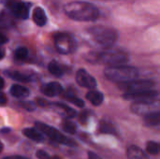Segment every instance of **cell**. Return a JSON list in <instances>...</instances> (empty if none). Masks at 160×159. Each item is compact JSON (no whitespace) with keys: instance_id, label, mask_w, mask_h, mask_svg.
Masks as SVG:
<instances>
[{"instance_id":"obj_1","label":"cell","mask_w":160,"mask_h":159,"mask_svg":"<svg viewBox=\"0 0 160 159\" xmlns=\"http://www.w3.org/2000/svg\"><path fill=\"white\" fill-rule=\"evenodd\" d=\"M65 12L69 18L80 22H93L99 16L98 8L93 4L84 1H74L67 4Z\"/></svg>"},{"instance_id":"obj_2","label":"cell","mask_w":160,"mask_h":159,"mask_svg":"<svg viewBox=\"0 0 160 159\" xmlns=\"http://www.w3.org/2000/svg\"><path fill=\"white\" fill-rule=\"evenodd\" d=\"M128 59V54L121 50H108L101 52H90L87 56V60L89 62L104 64L109 67L125 65Z\"/></svg>"},{"instance_id":"obj_3","label":"cell","mask_w":160,"mask_h":159,"mask_svg":"<svg viewBox=\"0 0 160 159\" xmlns=\"http://www.w3.org/2000/svg\"><path fill=\"white\" fill-rule=\"evenodd\" d=\"M104 74L107 79L117 83H122L137 79L139 76V70L136 67L122 65L117 67H108L105 69Z\"/></svg>"},{"instance_id":"obj_4","label":"cell","mask_w":160,"mask_h":159,"mask_svg":"<svg viewBox=\"0 0 160 159\" xmlns=\"http://www.w3.org/2000/svg\"><path fill=\"white\" fill-rule=\"evenodd\" d=\"M94 40L103 47H111L117 40V31L112 27L106 26H95L89 30Z\"/></svg>"},{"instance_id":"obj_5","label":"cell","mask_w":160,"mask_h":159,"mask_svg":"<svg viewBox=\"0 0 160 159\" xmlns=\"http://www.w3.org/2000/svg\"><path fill=\"white\" fill-rule=\"evenodd\" d=\"M130 110L132 112L138 115L147 116L152 113L160 112V100L158 99H146L138 102H133Z\"/></svg>"},{"instance_id":"obj_6","label":"cell","mask_w":160,"mask_h":159,"mask_svg":"<svg viewBox=\"0 0 160 159\" xmlns=\"http://www.w3.org/2000/svg\"><path fill=\"white\" fill-rule=\"evenodd\" d=\"M36 127L38 128V130L39 132H42L43 134H45L46 136H48L50 139H52V141L58 142V143H62L68 146H76V142L69 139L65 137L62 133H60L56 128L52 127L46 124L40 123V122H37L36 123Z\"/></svg>"},{"instance_id":"obj_7","label":"cell","mask_w":160,"mask_h":159,"mask_svg":"<svg viewBox=\"0 0 160 159\" xmlns=\"http://www.w3.org/2000/svg\"><path fill=\"white\" fill-rule=\"evenodd\" d=\"M155 85V82L150 80H132L129 82L118 83V87L120 90L125 92V94H130V93H136L141 91H146L153 89Z\"/></svg>"},{"instance_id":"obj_8","label":"cell","mask_w":160,"mask_h":159,"mask_svg":"<svg viewBox=\"0 0 160 159\" xmlns=\"http://www.w3.org/2000/svg\"><path fill=\"white\" fill-rule=\"evenodd\" d=\"M56 50L62 54H69L76 50V41L68 34L58 33L54 36Z\"/></svg>"},{"instance_id":"obj_9","label":"cell","mask_w":160,"mask_h":159,"mask_svg":"<svg viewBox=\"0 0 160 159\" xmlns=\"http://www.w3.org/2000/svg\"><path fill=\"white\" fill-rule=\"evenodd\" d=\"M8 7L11 12L20 19H27L29 16V5L18 0H8L7 3Z\"/></svg>"},{"instance_id":"obj_10","label":"cell","mask_w":160,"mask_h":159,"mask_svg":"<svg viewBox=\"0 0 160 159\" xmlns=\"http://www.w3.org/2000/svg\"><path fill=\"white\" fill-rule=\"evenodd\" d=\"M76 81L78 84L82 87H85L88 89L93 90L97 87V81L96 79L90 75L86 70L84 69H79L76 74Z\"/></svg>"},{"instance_id":"obj_11","label":"cell","mask_w":160,"mask_h":159,"mask_svg":"<svg viewBox=\"0 0 160 159\" xmlns=\"http://www.w3.org/2000/svg\"><path fill=\"white\" fill-rule=\"evenodd\" d=\"M158 93L154 90H146V91H141V92H136V93H130V94H124L123 97L126 100H132L133 102H138L142 100H146V99H153L155 98Z\"/></svg>"},{"instance_id":"obj_12","label":"cell","mask_w":160,"mask_h":159,"mask_svg":"<svg viewBox=\"0 0 160 159\" xmlns=\"http://www.w3.org/2000/svg\"><path fill=\"white\" fill-rule=\"evenodd\" d=\"M62 91H63V87L61 86L60 83L56 82H49L41 87V92L49 97H52L57 95H60Z\"/></svg>"},{"instance_id":"obj_13","label":"cell","mask_w":160,"mask_h":159,"mask_svg":"<svg viewBox=\"0 0 160 159\" xmlns=\"http://www.w3.org/2000/svg\"><path fill=\"white\" fill-rule=\"evenodd\" d=\"M10 94L18 98H25L29 96L30 91L28 88L21 85V84H14L10 88Z\"/></svg>"},{"instance_id":"obj_14","label":"cell","mask_w":160,"mask_h":159,"mask_svg":"<svg viewBox=\"0 0 160 159\" xmlns=\"http://www.w3.org/2000/svg\"><path fill=\"white\" fill-rule=\"evenodd\" d=\"M86 98L94 105V106H99L104 99V96L102 93H100L99 91L97 90H90L87 94H86Z\"/></svg>"},{"instance_id":"obj_15","label":"cell","mask_w":160,"mask_h":159,"mask_svg":"<svg viewBox=\"0 0 160 159\" xmlns=\"http://www.w3.org/2000/svg\"><path fill=\"white\" fill-rule=\"evenodd\" d=\"M128 159H148L146 154L138 146H130L127 152Z\"/></svg>"},{"instance_id":"obj_16","label":"cell","mask_w":160,"mask_h":159,"mask_svg":"<svg viewBox=\"0 0 160 159\" xmlns=\"http://www.w3.org/2000/svg\"><path fill=\"white\" fill-rule=\"evenodd\" d=\"M33 20L38 26H43L47 22V17L41 7H36L33 12Z\"/></svg>"},{"instance_id":"obj_17","label":"cell","mask_w":160,"mask_h":159,"mask_svg":"<svg viewBox=\"0 0 160 159\" xmlns=\"http://www.w3.org/2000/svg\"><path fill=\"white\" fill-rule=\"evenodd\" d=\"M22 133H23V135L26 138H28V139H30V140H32L34 142H41L44 141V136L38 130H37V129H34V128H25V129H23Z\"/></svg>"},{"instance_id":"obj_18","label":"cell","mask_w":160,"mask_h":159,"mask_svg":"<svg viewBox=\"0 0 160 159\" xmlns=\"http://www.w3.org/2000/svg\"><path fill=\"white\" fill-rule=\"evenodd\" d=\"M144 124L147 127H155L160 126V112L144 116Z\"/></svg>"},{"instance_id":"obj_19","label":"cell","mask_w":160,"mask_h":159,"mask_svg":"<svg viewBox=\"0 0 160 159\" xmlns=\"http://www.w3.org/2000/svg\"><path fill=\"white\" fill-rule=\"evenodd\" d=\"M99 131L101 133L104 134H116V129L115 127L110 123V122H106V121H102L100 122V126H99Z\"/></svg>"},{"instance_id":"obj_20","label":"cell","mask_w":160,"mask_h":159,"mask_svg":"<svg viewBox=\"0 0 160 159\" xmlns=\"http://www.w3.org/2000/svg\"><path fill=\"white\" fill-rule=\"evenodd\" d=\"M48 69H49L50 73H52V75H54L56 77H61L64 73L63 68L56 61H51L48 66Z\"/></svg>"},{"instance_id":"obj_21","label":"cell","mask_w":160,"mask_h":159,"mask_svg":"<svg viewBox=\"0 0 160 159\" xmlns=\"http://www.w3.org/2000/svg\"><path fill=\"white\" fill-rule=\"evenodd\" d=\"M8 75H9L10 78H12L13 80H15L17 82H28L31 80L29 76H27V75H25L23 73L18 72V71L9 72Z\"/></svg>"},{"instance_id":"obj_22","label":"cell","mask_w":160,"mask_h":159,"mask_svg":"<svg viewBox=\"0 0 160 159\" xmlns=\"http://www.w3.org/2000/svg\"><path fill=\"white\" fill-rule=\"evenodd\" d=\"M146 151L150 155H158L160 153V143L156 142H148L146 144Z\"/></svg>"},{"instance_id":"obj_23","label":"cell","mask_w":160,"mask_h":159,"mask_svg":"<svg viewBox=\"0 0 160 159\" xmlns=\"http://www.w3.org/2000/svg\"><path fill=\"white\" fill-rule=\"evenodd\" d=\"M62 127L63 129L70 135H74L76 133V126L73 122L69 120H64L62 123Z\"/></svg>"},{"instance_id":"obj_24","label":"cell","mask_w":160,"mask_h":159,"mask_svg":"<svg viewBox=\"0 0 160 159\" xmlns=\"http://www.w3.org/2000/svg\"><path fill=\"white\" fill-rule=\"evenodd\" d=\"M28 56V50L25 47H20L15 51V57L18 60H24Z\"/></svg>"},{"instance_id":"obj_25","label":"cell","mask_w":160,"mask_h":159,"mask_svg":"<svg viewBox=\"0 0 160 159\" xmlns=\"http://www.w3.org/2000/svg\"><path fill=\"white\" fill-rule=\"evenodd\" d=\"M66 99L68 100L70 103H72V104H74V105H76V106H78L80 108H82L84 106V101L82 100L81 98L73 96V95H67L66 96Z\"/></svg>"},{"instance_id":"obj_26","label":"cell","mask_w":160,"mask_h":159,"mask_svg":"<svg viewBox=\"0 0 160 159\" xmlns=\"http://www.w3.org/2000/svg\"><path fill=\"white\" fill-rule=\"evenodd\" d=\"M56 105H57L59 108H61L62 110H64L65 112L67 113V115H68L69 118H73V117L76 116V112H75V110H73L72 108H70V107H68V106H67L66 104H63V103H56Z\"/></svg>"},{"instance_id":"obj_27","label":"cell","mask_w":160,"mask_h":159,"mask_svg":"<svg viewBox=\"0 0 160 159\" xmlns=\"http://www.w3.org/2000/svg\"><path fill=\"white\" fill-rule=\"evenodd\" d=\"M9 23H10V21L8 19V17H6L3 14H1L0 15V27L7 28V27L9 26Z\"/></svg>"},{"instance_id":"obj_28","label":"cell","mask_w":160,"mask_h":159,"mask_svg":"<svg viewBox=\"0 0 160 159\" xmlns=\"http://www.w3.org/2000/svg\"><path fill=\"white\" fill-rule=\"evenodd\" d=\"M22 107L26 109L27 111H34L36 109V105L33 103V102H30V101H27V102H22L21 103Z\"/></svg>"},{"instance_id":"obj_29","label":"cell","mask_w":160,"mask_h":159,"mask_svg":"<svg viewBox=\"0 0 160 159\" xmlns=\"http://www.w3.org/2000/svg\"><path fill=\"white\" fill-rule=\"evenodd\" d=\"M88 118H89V112H82L81 114H80V117H79V120L82 124H86L87 121H88Z\"/></svg>"},{"instance_id":"obj_30","label":"cell","mask_w":160,"mask_h":159,"mask_svg":"<svg viewBox=\"0 0 160 159\" xmlns=\"http://www.w3.org/2000/svg\"><path fill=\"white\" fill-rule=\"evenodd\" d=\"M36 156L38 159H51V157L49 156V154L46 153L45 151H42V150L38 151Z\"/></svg>"},{"instance_id":"obj_31","label":"cell","mask_w":160,"mask_h":159,"mask_svg":"<svg viewBox=\"0 0 160 159\" xmlns=\"http://www.w3.org/2000/svg\"><path fill=\"white\" fill-rule=\"evenodd\" d=\"M36 102H37L38 105L40 106V107H46L47 104H48V102H47L45 99H42V98H40V97H38V98L36 99Z\"/></svg>"},{"instance_id":"obj_32","label":"cell","mask_w":160,"mask_h":159,"mask_svg":"<svg viewBox=\"0 0 160 159\" xmlns=\"http://www.w3.org/2000/svg\"><path fill=\"white\" fill-rule=\"evenodd\" d=\"M7 102H8V98H7L6 95L0 91V105H5V104H7Z\"/></svg>"},{"instance_id":"obj_33","label":"cell","mask_w":160,"mask_h":159,"mask_svg":"<svg viewBox=\"0 0 160 159\" xmlns=\"http://www.w3.org/2000/svg\"><path fill=\"white\" fill-rule=\"evenodd\" d=\"M3 159H29L25 157H22V156H9V157H6Z\"/></svg>"},{"instance_id":"obj_34","label":"cell","mask_w":160,"mask_h":159,"mask_svg":"<svg viewBox=\"0 0 160 159\" xmlns=\"http://www.w3.org/2000/svg\"><path fill=\"white\" fill-rule=\"evenodd\" d=\"M88 159H102L100 157H98L97 154L93 153V152H89L88 153Z\"/></svg>"},{"instance_id":"obj_35","label":"cell","mask_w":160,"mask_h":159,"mask_svg":"<svg viewBox=\"0 0 160 159\" xmlns=\"http://www.w3.org/2000/svg\"><path fill=\"white\" fill-rule=\"evenodd\" d=\"M7 41H8V37L5 35H3L2 33H0V46L5 44Z\"/></svg>"},{"instance_id":"obj_36","label":"cell","mask_w":160,"mask_h":159,"mask_svg":"<svg viewBox=\"0 0 160 159\" xmlns=\"http://www.w3.org/2000/svg\"><path fill=\"white\" fill-rule=\"evenodd\" d=\"M4 56H5V51H4V50H2V49H0V60H1V59H3V58H4Z\"/></svg>"},{"instance_id":"obj_37","label":"cell","mask_w":160,"mask_h":159,"mask_svg":"<svg viewBox=\"0 0 160 159\" xmlns=\"http://www.w3.org/2000/svg\"><path fill=\"white\" fill-rule=\"evenodd\" d=\"M3 86H4V81H3V79L0 77V89L3 88Z\"/></svg>"},{"instance_id":"obj_38","label":"cell","mask_w":160,"mask_h":159,"mask_svg":"<svg viewBox=\"0 0 160 159\" xmlns=\"http://www.w3.org/2000/svg\"><path fill=\"white\" fill-rule=\"evenodd\" d=\"M51 159H61V157H58V156H54V157H51Z\"/></svg>"},{"instance_id":"obj_39","label":"cell","mask_w":160,"mask_h":159,"mask_svg":"<svg viewBox=\"0 0 160 159\" xmlns=\"http://www.w3.org/2000/svg\"><path fill=\"white\" fill-rule=\"evenodd\" d=\"M2 150H3V143L0 142V153L2 152Z\"/></svg>"}]
</instances>
